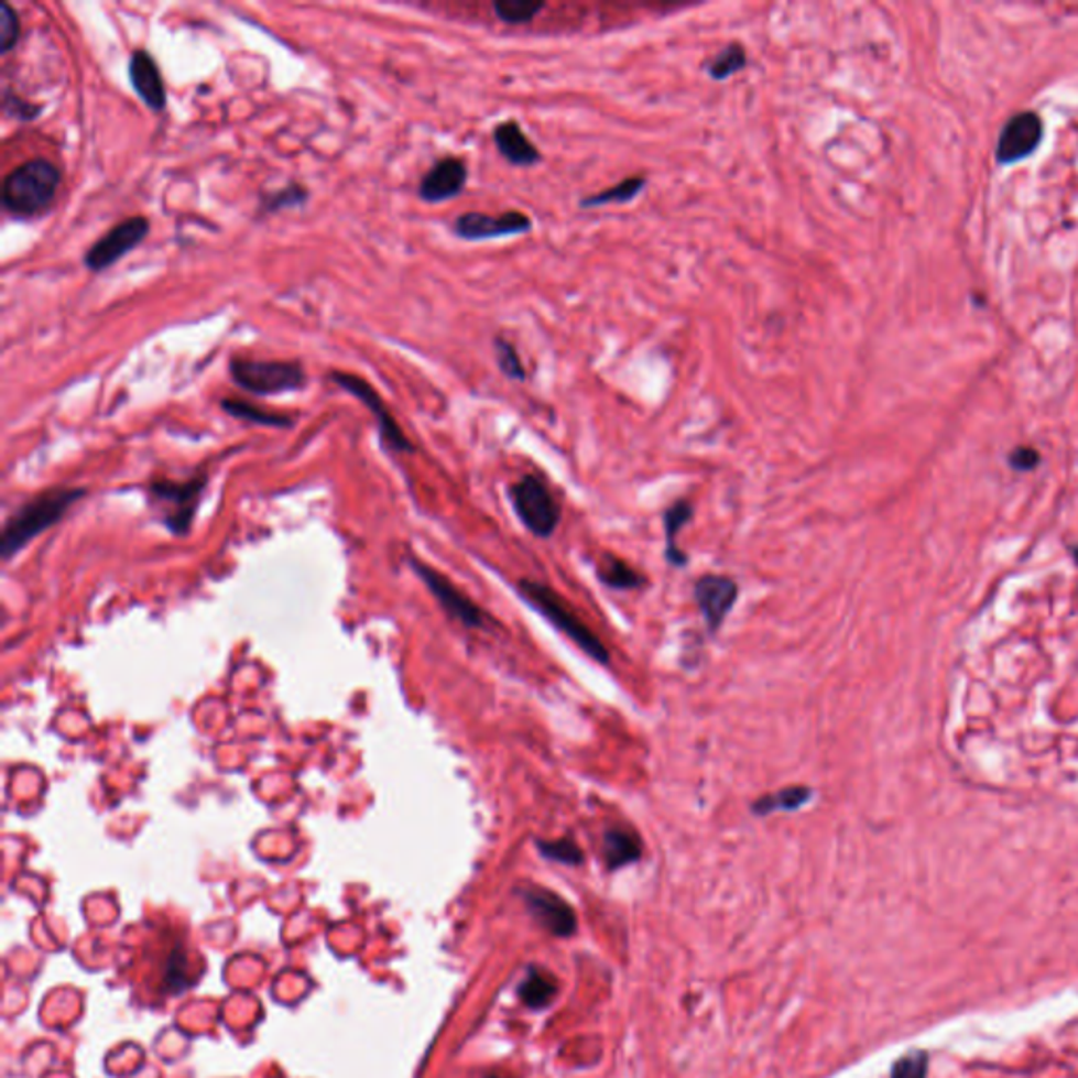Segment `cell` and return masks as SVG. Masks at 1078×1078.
<instances>
[{
  "mask_svg": "<svg viewBox=\"0 0 1078 1078\" xmlns=\"http://www.w3.org/2000/svg\"><path fill=\"white\" fill-rule=\"evenodd\" d=\"M62 184V171L47 159H32L2 179L0 203L9 216L30 219L45 214Z\"/></svg>",
  "mask_w": 1078,
  "mask_h": 1078,
  "instance_id": "obj_1",
  "label": "cell"
},
{
  "mask_svg": "<svg viewBox=\"0 0 1078 1078\" xmlns=\"http://www.w3.org/2000/svg\"><path fill=\"white\" fill-rule=\"evenodd\" d=\"M85 493L87 491L83 487H55L24 503L2 529V537H0L2 558H11L13 554L22 551L32 537L43 533L45 529L53 527L74 503L85 498Z\"/></svg>",
  "mask_w": 1078,
  "mask_h": 1078,
  "instance_id": "obj_2",
  "label": "cell"
},
{
  "mask_svg": "<svg viewBox=\"0 0 1078 1078\" xmlns=\"http://www.w3.org/2000/svg\"><path fill=\"white\" fill-rule=\"evenodd\" d=\"M519 592L523 595V599L527 600L531 607H535L558 632H563L588 657H592L595 662H600V664H609L611 655H609L607 645L586 623L577 618L576 611L565 600L560 599L552 588L540 584V581L523 579L519 584Z\"/></svg>",
  "mask_w": 1078,
  "mask_h": 1078,
  "instance_id": "obj_3",
  "label": "cell"
},
{
  "mask_svg": "<svg viewBox=\"0 0 1078 1078\" xmlns=\"http://www.w3.org/2000/svg\"><path fill=\"white\" fill-rule=\"evenodd\" d=\"M232 382L255 396H276L297 392L308 384L300 360H258L232 357L228 362Z\"/></svg>",
  "mask_w": 1078,
  "mask_h": 1078,
  "instance_id": "obj_4",
  "label": "cell"
},
{
  "mask_svg": "<svg viewBox=\"0 0 1078 1078\" xmlns=\"http://www.w3.org/2000/svg\"><path fill=\"white\" fill-rule=\"evenodd\" d=\"M512 503L521 523L537 537H551L560 523V503L537 477L529 475L512 487Z\"/></svg>",
  "mask_w": 1078,
  "mask_h": 1078,
  "instance_id": "obj_5",
  "label": "cell"
},
{
  "mask_svg": "<svg viewBox=\"0 0 1078 1078\" xmlns=\"http://www.w3.org/2000/svg\"><path fill=\"white\" fill-rule=\"evenodd\" d=\"M148 235L150 221L144 216L127 217L87 249L83 264L96 274L106 272L108 268L124 260L135 247H140Z\"/></svg>",
  "mask_w": 1078,
  "mask_h": 1078,
  "instance_id": "obj_6",
  "label": "cell"
},
{
  "mask_svg": "<svg viewBox=\"0 0 1078 1078\" xmlns=\"http://www.w3.org/2000/svg\"><path fill=\"white\" fill-rule=\"evenodd\" d=\"M329 378L334 384L339 385L344 392L352 394L355 399H359L360 403L373 413L385 449L396 451V454H413L415 451L413 445L409 443L405 432L399 428L394 415L390 413V409L385 407L382 396L378 394V390L373 385L367 384L359 375L344 373V371H334Z\"/></svg>",
  "mask_w": 1078,
  "mask_h": 1078,
  "instance_id": "obj_7",
  "label": "cell"
},
{
  "mask_svg": "<svg viewBox=\"0 0 1078 1078\" xmlns=\"http://www.w3.org/2000/svg\"><path fill=\"white\" fill-rule=\"evenodd\" d=\"M207 487V475H198L194 479L175 482V480H154L150 484V493L159 502L171 503L165 516V525L173 533L182 535L193 527L194 514L198 510L200 496Z\"/></svg>",
  "mask_w": 1078,
  "mask_h": 1078,
  "instance_id": "obj_8",
  "label": "cell"
},
{
  "mask_svg": "<svg viewBox=\"0 0 1078 1078\" xmlns=\"http://www.w3.org/2000/svg\"><path fill=\"white\" fill-rule=\"evenodd\" d=\"M411 569L428 586L434 599L440 602V607L447 611V616H451L457 622L464 623L466 628H484L487 625V613L480 609L475 600L468 599L443 574H438L436 569H432L431 565H426L417 558H411Z\"/></svg>",
  "mask_w": 1078,
  "mask_h": 1078,
  "instance_id": "obj_9",
  "label": "cell"
},
{
  "mask_svg": "<svg viewBox=\"0 0 1078 1078\" xmlns=\"http://www.w3.org/2000/svg\"><path fill=\"white\" fill-rule=\"evenodd\" d=\"M523 900L535 921L556 937H571L577 932V916L574 908L551 889L527 885L523 889Z\"/></svg>",
  "mask_w": 1078,
  "mask_h": 1078,
  "instance_id": "obj_10",
  "label": "cell"
},
{
  "mask_svg": "<svg viewBox=\"0 0 1078 1078\" xmlns=\"http://www.w3.org/2000/svg\"><path fill=\"white\" fill-rule=\"evenodd\" d=\"M531 219L521 211H508L502 216H487V214H464L456 219L454 232L461 240H491L502 239V237H516L525 235L531 230Z\"/></svg>",
  "mask_w": 1078,
  "mask_h": 1078,
  "instance_id": "obj_11",
  "label": "cell"
},
{
  "mask_svg": "<svg viewBox=\"0 0 1078 1078\" xmlns=\"http://www.w3.org/2000/svg\"><path fill=\"white\" fill-rule=\"evenodd\" d=\"M738 584L731 577L704 576L695 581L697 607L710 632H717L738 600Z\"/></svg>",
  "mask_w": 1078,
  "mask_h": 1078,
  "instance_id": "obj_12",
  "label": "cell"
},
{
  "mask_svg": "<svg viewBox=\"0 0 1078 1078\" xmlns=\"http://www.w3.org/2000/svg\"><path fill=\"white\" fill-rule=\"evenodd\" d=\"M129 83L133 91L152 112H163L167 108V89L156 59L145 51L135 48L129 57Z\"/></svg>",
  "mask_w": 1078,
  "mask_h": 1078,
  "instance_id": "obj_13",
  "label": "cell"
},
{
  "mask_svg": "<svg viewBox=\"0 0 1078 1078\" xmlns=\"http://www.w3.org/2000/svg\"><path fill=\"white\" fill-rule=\"evenodd\" d=\"M466 182H468L466 163L457 156H447L428 168V173L420 182L417 194L424 203L436 205V203L451 200L464 193Z\"/></svg>",
  "mask_w": 1078,
  "mask_h": 1078,
  "instance_id": "obj_14",
  "label": "cell"
},
{
  "mask_svg": "<svg viewBox=\"0 0 1078 1078\" xmlns=\"http://www.w3.org/2000/svg\"><path fill=\"white\" fill-rule=\"evenodd\" d=\"M1043 124L1036 115H1017L1015 119L1006 122L1001 140H999V159L1001 161H1017L1031 154L1036 144L1041 142Z\"/></svg>",
  "mask_w": 1078,
  "mask_h": 1078,
  "instance_id": "obj_15",
  "label": "cell"
},
{
  "mask_svg": "<svg viewBox=\"0 0 1078 1078\" xmlns=\"http://www.w3.org/2000/svg\"><path fill=\"white\" fill-rule=\"evenodd\" d=\"M493 142L503 159L514 167H533L542 161L540 150L529 142L525 131L516 120H505L498 124L493 131Z\"/></svg>",
  "mask_w": 1078,
  "mask_h": 1078,
  "instance_id": "obj_16",
  "label": "cell"
},
{
  "mask_svg": "<svg viewBox=\"0 0 1078 1078\" xmlns=\"http://www.w3.org/2000/svg\"><path fill=\"white\" fill-rule=\"evenodd\" d=\"M602 856L609 870H620L628 863L639 862L643 856V840L630 828H609L602 837Z\"/></svg>",
  "mask_w": 1078,
  "mask_h": 1078,
  "instance_id": "obj_17",
  "label": "cell"
},
{
  "mask_svg": "<svg viewBox=\"0 0 1078 1078\" xmlns=\"http://www.w3.org/2000/svg\"><path fill=\"white\" fill-rule=\"evenodd\" d=\"M519 997L533 1011L546 1009L558 997V982L548 971L540 967H531L527 978L519 986Z\"/></svg>",
  "mask_w": 1078,
  "mask_h": 1078,
  "instance_id": "obj_18",
  "label": "cell"
},
{
  "mask_svg": "<svg viewBox=\"0 0 1078 1078\" xmlns=\"http://www.w3.org/2000/svg\"><path fill=\"white\" fill-rule=\"evenodd\" d=\"M219 407L224 409L230 417H237V420L249 422V424L268 426V428H291L293 426V420L288 415L265 411V409L249 405L239 399H221Z\"/></svg>",
  "mask_w": 1078,
  "mask_h": 1078,
  "instance_id": "obj_19",
  "label": "cell"
},
{
  "mask_svg": "<svg viewBox=\"0 0 1078 1078\" xmlns=\"http://www.w3.org/2000/svg\"><path fill=\"white\" fill-rule=\"evenodd\" d=\"M814 798V791L807 786H788L784 791L773 792L761 796L754 805L752 812L756 815H771L775 812H796Z\"/></svg>",
  "mask_w": 1078,
  "mask_h": 1078,
  "instance_id": "obj_20",
  "label": "cell"
},
{
  "mask_svg": "<svg viewBox=\"0 0 1078 1078\" xmlns=\"http://www.w3.org/2000/svg\"><path fill=\"white\" fill-rule=\"evenodd\" d=\"M694 516V505L687 500H680V502L674 503L666 514H664V525H666V556L671 560L674 567H683L687 563V556L680 552L678 544H676V535L680 533V529L685 527Z\"/></svg>",
  "mask_w": 1078,
  "mask_h": 1078,
  "instance_id": "obj_21",
  "label": "cell"
},
{
  "mask_svg": "<svg viewBox=\"0 0 1078 1078\" xmlns=\"http://www.w3.org/2000/svg\"><path fill=\"white\" fill-rule=\"evenodd\" d=\"M645 186H647V179L643 175L625 177L618 186H611L602 193L581 198L579 207L581 209H595V207H602V205H623V203L634 200L639 194L645 190Z\"/></svg>",
  "mask_w": 1078,
  "mask_h": 1078,
  "instance_id": "obj_22",
  "label": "cell"
},
{
  "mask_svg": "<svg viewBox=\"0 0 1078 1078\" xmlns=\"http://www.w3.org/2000/svg\"><path fill=\"white\" fill-rule=\"evenodd\" d=\"M600 581L609 588L616 590H632V588H643L647 584L645 576H641L634 567H630L625 560L618 556H605L599 565Z\"/></svg>",
  "mask_w": 1078,
  "mask_h": 1078,
  "instance_id": "obj_23",
  "label": "cell"
},
{
  "mask_svg": "<svg viewBox=\"0 0 1078 1078\" xmlns=\"http://www.w3.org/2000/svg\"><path fill=\"white\" fill-rule=\"evenodd\" d=\"M748 66L745 48L740 43H731L720 51L719 55L708 64V74L715 80H727L733 74L742 73Z\"/></svg>",
  "mask_w": 1078,
  "mask_h": 1078,
  "instance_id": "obj_24",
  "label": "cell"
},
{
  "mask_svg": "<svg viewBox=\"0 0 1078 1078\" xmlns=\"http://www.w3.org/2000/svg\"><path fill=\"white\" fill-rule=\"evenodd\" d=\"M308 196L311 194H308L306 186H302V184H288V186L276 190V193L264 194L262 200H260V211L262 214H276V211H283V209L302 207V205H306Z\"/></svg>",
  "mask_w": 1078,
  "mask_h": 1078,
  "instance_id": "obj_25",
  "label": "cell"
},
{
  "mask_svg": "<svg viewBox=\"0 0 1078 1078\" xmlns=\"http://www.w3.org/2000/svg\"><path fill=\"white\" fill-rule=\"evenodd\" d=\"M546 4L533 0H500L493 4V13L503 24H529Z\"/></svg>",
  "mask_w": 1078,
  "mask_h": 1078,
  "instance_id": "obj_26",
  "label": "cell"
},
{
  "mask_svg": "<svg viewBox=\"0 0 1078 1078\" xmlns=\"http://www.w3.org/2000/svg\"><path fill=\"white\" fill-rule=\"evenodd\" d=\"M493 346H496V359H498L503 375L512 382H525L527 373H525L523 360L519 357L514 344L508 341L505 337L498 336L493 339Z\"/></svg>",
  "mask_w": 1078,
  "mask_h": 1078,
  "instance_id": "obj_27",
  "label": "cell"
},
{
  "mask_svg": "<svg viewBox=\"0 0 1078 1078\" xmlns=\"http://www.w3.org/2000/svg\"><path fill=\"white\" fill-rule=\"evenodd\" d=\"M22 39V20L11 2L0 4V53L7 55Z\"/></svg>",
  "mask_w": 1078,
  "mask_h": 1078,
  "instance_id": "obj_28",
  "label": "cell"
},
{
  "mask_svg": "<svg viewBox=\"0 0 1078 1078\" xmlns=\"http://www.w3.org/2000/svg\"><path fill=\"white\" fill-rule=\"evenodd\" d=\"M537 849L552 862L567 863V865H579L584 862L581 849L571 839L537 840Z\"/></svg>",
  "mask_w": 1078,
  "mask_h": 1078,
  "instance_id": "obj_29",
  "label": "cell"
},
{
  "mask_svg": "<svg viewBox=\"0 0 1078 1078\" xmlns=\"http://www.w3.org/2000/svg\"><path fill=\"white\" fill-rule=\"evenodd\" d=\"M2 112L7 117H11V119L30 122V120H36L41 117L43 106L32 104V101H28L24 97L18 96L11 87H4V91H2Z\"/></svg>",
  "mask_w": 1078,
  "mask_h": 1078,
  "instance_id": "obj_30",
  "label": "cell"
},
{
  "mask_svg": "<svg viewBox=\"0 0 1078 1078\" xmlns=\"http://www.w3.org/2000/svg\"><path fill=\"white\" fill-rule=\"evenodd\" d=\"M927 1077V1055L912 1052L897 1059L891 1070V1078H925Z\"/></svg>",
  "mask_w": 1078,
  "mask_h": 1078,
  "instance_id": "obj_31",
  "label": "cell"
},
{
  "mask_svg": "<svg viewBox=\"0 0 1078 1078\" xmlns=\"http://www.w3.org/2000/svg\"><path fill=\"white\" fill-rule=\"evenodd\" d=\"M1011 461H1013V466H1015V468H1020V470H1031V468L1036 466V461H1038V454H1036V451H1032V449H1020V451H1015V454H1013Z\"/></svg>",
  "mask_w": 1078,
  "mask_h": 1078,
  "instance_id": "obj_32",
  "label": "cell"
}]
</instances>
